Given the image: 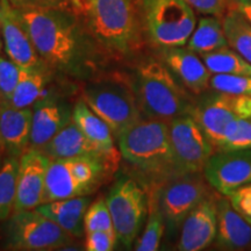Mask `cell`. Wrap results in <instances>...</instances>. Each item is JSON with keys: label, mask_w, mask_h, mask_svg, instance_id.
Instances as JSON below:
<instances>
[{"label": "cell", "mask_w": 251, "mask_h": 251, "mask_svg": "<svg viewBox=\"0 0 251 251\" xmlns=\"http://www.w3.org/2000/svg\"><path fill=\"white\" fill-rule=\"evenodd\" d=\"M36 51L48 67L77 76L93 62L94 37L68 8H17Z\"/></svg>", "instance_id": "cell-1"}, {"label": "cell", "mask_w": 251, "mask_h": 251, "mask_svg": "<svg viewBox=\"0 0 251 251\" xmlns=\"http://www.w3.org/2000/svg\"><path fill=\"white\" fill-rule=\"evenodd\" d=\"M125 161L152 187L180 176L171 147L169 122L142 119L118 137Z\"/></svg>", "instance_id": "cell-2"}, {"label": "cell", "mask_w": 251, "mask_h": 251, "mask_svg": "<svg viewBox=\"0 0 251 251\" xmlns=\"http://www.w3.org/2000/svg\"><path fill=\"white\" fill-rule=\"evenodd\" d=\"M133 90L141 114L146 119L169 122L190 114L193 109L175 75L158 61L144 62L137 68Z\"/></svg>", "instance_id": "cell-3"}, {"label": "cell", "mask_w": 251, "mask_h": 251, "mask_svg": "<svg viewBox=\"0 0 251 251\" xmlns=\"http://www.w3.org/2000/svg\"><path fill=\"white\" fill-rule=\"evenodd\" d=\"M86 26L94 40L106 49L127 54L139 39L135 0H91Z\"/></svg>", "instance_id": "cell-4"}, {"label": "cell", "mask_w": 251, "mask_h": 251, "mask_svg": "<svg viewBox=\"0 0 251 251\" xmlns=\"http://www.w3.org/2000/svg\"><path fill=\"white\" fill-rule=\"evenodd\" d=\"M111 161L98 156H75L50 161L45 201L83 197L101 183Z\"/></svg>", "instance_id": "cell-5"}, {"label": "cell", "mask_w": 251, "mask_h": 251, "mask_svg": "<svg viewBox=\"0 0 251 251\" xmlns=\"http://www.w3.org/2000/svg\"><path fill=\"white\" fill-rule=\"evenodd\" d=\"M140 12L150 41L161 48L186 46L197 26L194 9L184 0H141Z\"/></svg>", "instance_id": "cell-6"}, {"label": "cell", "mask_w": 251, "mask_h": 251, "mask_svg": "<svg viewBox=\"0 0 251 251\" xmlns=\"http://www.w3.org/2000/svg\"><path fill=\"white\" fill-rule=\"evenodd\" d=\"M89 107L109 126L115 137L142 120L134 90L117 80L91 83L83 91Z\"/></svg>", "instance_id": "cell-7"}, {"label": "cell", "mask_w": 251, "mask_h": 251, "mask_svg": "<svg viewBox=\"0 0 251 251\" xmlns=\"http://www.w3.org/2000/svg\"><path fill=\"white\" fill-rule=\"evenodd\" d=\"M74 237L36 209L14 212L5 226V246L12 250H57Z\"/></svg>", "instance_id": "cell-8"}, {"label": "cell", "mask_w": 251, "mask_h": 251, "mask_svg": "<svg viewBox=\"0 0 251 251\" xmlns=\"http://www.w3.org/2000/svg\"><path fill=\"white\" fill-rule=\"evenodd\" d=\"M113 227L118 241L130 248L144 224L149 201L144 188L133 178L122 176L115 181L107 198Z\"/></svg>", "instance_id": "cell-9"}, {"label": "cell", "mask_w": 251, "mask_h": 251, "mask_svg": "<svg viewBox=\"0 0 251 251\" xmlns=\"http://www.w3.org/2000/svg\"><path fill=\"white\" fill-rule=\"evenodd\" d=\"M199 174H185L152 187L159 211L165 221V227L175 233L181 227L185 219L208 196L207 186Z\"/></svg>", "instance_id": "cell-10"}, {"label": "cell", "mask_w": 251, "mask_h": 251, "mask_svg": "<svg viewBox=\"0 0 251 251\" xmlns=\"http://www.w3.org/2000/svg\"><path fill=\"white\" fill-rule=\"evenodd\" d=\"M191 114L215 150L221 148L225 131L231 121L251 117V96H233L215 91L194 106Z\"/></svg>", "instance_id": "cell-11"}, {"label": "cell", "mask_w": 251, "mask_h": 251, "mask_svg": "<svg viewBox=\"0 0 251 251\" xmlns=\"http://www.w3.org/2000/svg\"><path fill=\"white\" fill-rule=\"evenodd\" d=\"M171 147L180 175L202 172L214 148L192 114L169 121Z\"/></svg>", "instance_id": "cell-12"}, {"label": "cell", "mask_w": 251, "mask_h": 251, "mask_svg": "<svg viewBox=\"0 0 251 251\" xmlns=\"http://www.w3.org/2000/svg\"><path fill=\"white\" fill-rule=\"evenodd\" d=\"M207 183L224 197H230L251 183V149L219 150L203 168Z\"/></svg>", "instance_id": "cell-13"}, {"label": "cell", "mask_w": 251, "mask_h": 251, "mask_svg": "<svg viewBox=\"0 0 251 251\" xmlns=\"http://www.w3.org/2000/svg\"><path fill=\"white\" fill-rule=\"evenodd\" d=\"M50 161L51 159L48 156L34 148L27 149L19 158L14 212L35 209L45 201L47 172Z\"/></svg>", "instance_id": "cell-14"}, {"label": "cell", "mask_w": 251, "mask_h": 251, "mask_svg": "<svg viewBox=\"0 0 251 251\" xmlns=\"http://www.w3.org/2000/svg\"><path fill=\"white\" fill-rule=\"evenodd\" d=\"M0 34L6 55L21 68L45 64L19 15L8 0L0 1Z\"/></svg>", "instance_id": "cell-15"}, {"label": "cell", "mask_w": 251, "mask_h": 251, "mask_svg": "<svg viewBox=\"0 0 251 251\" xmlns=\"http://www.w3.org/2000/svg\"><path fill=\"white\" fill-rule=\"evenodd\" d=\"M29 148L41 149L72 121L74 106L59 97H42L33 105Z\"/></svg>", "instance_id": "cell-16"}, {"label": "cell", "mask_w": 251, "mask_h": 251, "mask_svg": "<svg viewBox=\"0 0 251 251\" xmlns=\"http://www.w3.org/2000/svg\"><path fill=\"white\" fill-rule=\"evenodd\" d=\"M214 197L207 196L181 225L178 250L200 251L206 249L216 237L218 208Z\"/></svg>", "instance_id": "cell-17"}, {"label": "cell", "mask_w": 251, "mask_h": 251, "mask_svg": "<svg viewBox=\"0 0 251 251\" xmlns=\"http://www.w3.org/2000/svg\"><path fill=\"white\" fill-rule=\"evenodd\" d=\"M33 108L15 107L0 100V151L4 156L18 157L30 147Z\"/></svg>", "instance_id": "cell-18"}, {"label": "cell", "mask_w": 251, "mask_h": 251, "mask_svg": "<svg viewBox=\"0 0 251 251\" xmlns=\"http://www.w3.org/2000/svg\"><path fill=\"white\" fill-rule=\"evenodd\" d=\"M163 62L191 92L200 94L209 87L212 74L205 62L188 48H163Z\"/></svg>", "instance_id": "cell-19"}, {"label": "cell", "mask_w": 251, "mask_h": 251, "mask_svg": "<svg viewBox=\"0 0 251 251\" xmlns=\"http://www.w3.org/2000/svg\"><path fill=\"white\" fill-rule=\"evenodd\" d=\"M216 208L218 246L228 250H242L251 246V225L234 208L229 198H219Z\"/></svg>", "instance_id": "cell-20"}, {"label": "cell", "mask_w": 251, "mask_h": 251, "mask_svg": "<svg viewBox=\"0 0 251 251\" xmlns=\"http://www.w3.org/2000/svg\"><path fill=\"white\" fill-rule=\"evenodd\" d=\"M39 150L50 159L75 156H98L115 162V159L93 143L74 121L63 128L55 137H52L43 148Z\"/></svg>", "instance_id": "cell-21"}, {"label": "cell", "mask_w": 251, "mask_h": 251, "mask_svg": "<svg viewBox=\"0 0 251 251\" xmlns=\"http://www.w3.org/2000/svg\"><path fill=\"white\" fill-rule=\"evenodd\" d=\"M90 205V198L83 196L43 202L35 209L72 236L80 237L85 233L84 218Z\"/></svg>", "instance_id": "cell-22"}, {"label": "cell", "mask_w": 251, "mask_h": 251, "mask_svg": "<svg viewBox=\"0 0 251 251\" xmlns=\"http://www.w3.org/2000/svg\"><path fill=\"white\" fill-rule=\"evenodd\" d=\"M72 121L93 143H96L108 156L117 161L118 153L114 147V139H113L114 135L112 133V129L99 115H97L89 107L84 99H80L74 106Z\"/></svg>", "instance_id": "cell-23"}, {"label": "cell", "mask_w": 251, "mask_h": 251, "mask_svg": "<svg viewBox=\"0 0 251 251\" xmlns=\"http://www.w3.org/2000/svg\"><path fill=\"white\" fill-rule=\"evenodd\" d=\"M50 70L46 63L35 68H23L20 80L8 102L15 107H33L34 103L42 98L43 91L49 84L51 78Z\"/></svg>", "instance_id": "cell-24"}, {"label": "cell", "mask_w": 251, "mask_h": 251, "mask_svg": "<svg viewBox=\"0 0 251 251\" xmlns=\"http://www.w3.org/2000/svg\"><path fill=\"white\" fill-rule=\"evenodd\" d=\"M187 48L197 54H206L228 46L224 26L218 17L201 18L187 42Z\"/></svg>", "instance_id": "cell-25"}, {"label": "cell", "mask_w": 251, "mask_h": 251, "mask_svg": "<svg viewBox=\"0 0 251 251\" xmlns=\"http://www.w3.org/2000/svg\"><path fill=\"white\" fill-rule=\"evenodd\" d=\"M228 46L251 63V24L237 9H230L222 20Z\"/></svg>", "instance_id": "cell-26"}, {"label": "cell", "mask_w": 251, "mask_h": 251, "mask_svg": "<svg viewBox=\"0 0 251 251\" xmlns=\"http://www.w3.org/2000/svg\"><path fill=\"white\" fill-rule=\"evenodd\" d=\"M201 58L212 75H249L251 76V63L243 58L234 49H229L228 46L202 54Z\"/></svg>", "instance_id": "cell-27"}, {"label": "cell", "mask_w": 251, "mask_h": 251, "mask_svg": "<svg viewBox=\"0 0 251 251\" xmlns=\"http://www.w3.org/2000/svg\"><path fill=\"white\" fill-rule=\"evenodd\" d=\"M18 157L5 156L0 168V221H5L14 212L18 186Z\"/></svg>", "instance_id": "cell-28"}, {"label": "cell", "mask_w": 251, "mask_h": 251, "mask_svg": "<svg viewBox=\"0 0 251 251\" xmlns=\"http://www.w3.org/2000/svg\"><path fill=\"white\" fill-rule=\"evenodd\" d=\"M148 219L146 228L135 244L136 251H156L159 249L161 241L165 231V221L163 218L155 198L151 194L149 198Z\"/></svg>", "instance_id": "cell-29"}, {"label": "cell", "mask_w": 251, "mask_h": 251, "mask_svg": "<svg viewBox=\"0 0 251 251\" xmlns=\"http://www.w3.org/2000/svg\"><path fill=\"white\" fill-rule=\"evenodd\" d=\"M237 149H251V117L238 118L226 128L224 142L219 150Z\"/></svg>", "instance_id": "cell-30"}, {"label": "cell", "mask_w": 251, "mask_h": 251, "mask_svg": "<svg viewBox=\"0 0 251 251\" xmlns=\"http://www.w3.org/2000/svg\"><path fill=\"white\" fill-rule=\"evenodd\" d=\"M209 87L218 92L233 96H251V76L249 75H212Z\"/></svg>", "instance_id": "cell-31"}, {"label": "cell", "mask_w": 251, "mask_h": 251, "mask_svg": "<svg viewBox=\"0 0 251 251\" xmlns=\"http://www.w3.org/2000/svg\"><path fill=\"white\" fill-rule=\"evenodd\" d=\"M23 68L7 55L0 54V100L9 101L20 80Z\"/></svg>", "instance_id": "cell-32"}, {"label": "cell", "mask_w": 251, "mask_h": 251, "mask_svg": "<svg viewBox=\"0 0 251 251\" xmlns=\"http://www.w3.org/2000/svg\"><path fill=\"white\" fill-rule=\"evenodd\" d=\"M85 234L98 230H114L111 212L107 202L103 199H98L87 208L84 218Z\"/></svg>", "instance_id": "cell-33"}, {"label": "cell", "mask_w": 251, "mask_h": 251, "mask_svg": "<svg viewBox=\"0 0 251 251\" xmlns=\"http://www.w3.org/2000/svg\"><path fill=\"white\" fill-rule=\"evenodd\" d=\"M115 230H98L86 233L85 249L87 251H111L117 244Z\"/></svg>", "instance_id": "cell-34"}, {"label": "cell", "mask_w": 251, "mask_h": 251, "mask_svg": "<svg viewBox=\"0 0 251 251\" xmlns=\"http://www.w3.org/2000/svg\"><path fill=\"white\" fill-rule=\"evenodd\" d=\"M231 205L251 225V183L228 197Z\"/></svg>", "instance_id": "cell-35"}, {"label": "cell", "mask_w": 251, "mask_h": 251, "mask_svg": "<svg viewBox=\"0 0 251 251\" xmlns=\"http://www.w3.org/2000/svg\"><path fill=\"white\" fill-rule=\"evenodd\" d=\"M194 11L201 14L221 17L228 6V0H184Z\"/></svg>", "instance_id": "cell-36"}, {"label": "cell", "mask_w": 251, "mask_h": 251, "mask_svg": "<svg viewBox=\"0 0 251 251\" xmlns=\"http://www.w3.org/2000/svg\"><path fill=\"white\" fill-rule=\"evenodd\" d=\"M15 8H68L72 9L69 0H8Z\"/></svg>", "instance_id": "cell-37"}, {"label": "cell", "mask_w": 251, "mask_h": 251, "mask_svg": "<svg viewBox=\"0 0 251 251\" xmlns=\"http://www.w3.org/2000/svg\"><path fill=\"white\" fill-rule=\"evenodd\" d=\"M234 8L242 13L251 24V0H234Z\"/></svg>", "instance_id": "cell-38"}, {"label": "cell", "mask_w": 251, "mask_h": 251, "mask_svg": "<svg viewBox=\"0 0 251 251\" xmlns=\"http://www.w3.org/2000/svg\"><path fill=\"white\" fill-rule=\"evenodd\" d=\"M72 9L79 14L80 17H85L87 9L91 4V0H69Z\"/></svg>", "instance_id": "cell-39"}, {"label": "cell", "mask_w": 251, "mask_h": 251, "mask_svg": "<svg viewBox=\"0 0 251 251\" xmlns=\"http://www.w3.org/2000/svg\"><path fill=\"white\" fill-rule=\"evenodd\" d=\"M4 158H5L4 153H2L1 151H0V168H1V165H2V162H4Z\"/></svg>", "instance_id": "cell-40"}, {"label": "cell", "mask_w": 251, "mask_h": 251, "mask_svg": "<svg viewBox=\"0 0 251 251\" xmlns=\"http://www.w3.org/2000/svg\"><path fill=\"white\" fill-rule=\"evenodd\" d=\"M2 49H4V45H2V39H1V34H0V54H1Z\"/></svg>", "instance_id": "cell-41"}, {"label": "cell", "mask_w": 251, "mask_h": 251, "mask_svg": "<svg viewBox=\"0 0 251 251\" xmlns=\"http://www.w3.org/2000/svg\"><path fill=\"white\" fill-rule=\"evenodd\" d=\"M0 1H1V0H0Z\"/></svg>", "instance_id": "cell-42"}]
</instances>
